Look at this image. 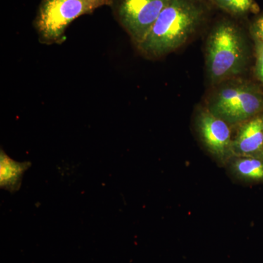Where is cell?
I'll return each instance as SVG.
<instances>
[{
    "instance_id": "cell-13",
    "label": "cell",
    "mask_w": 263,
    "mask_h": 263,
    "mask_svg": "<svg viewBox=\"0 0 263 263\" xmlns=\"http://www.w3.org/2000/svg\"><path fill=\"white\" fill-rule=\"evenodd\" d=\"M111 1H112V3H113V0H111Z\"/></svg>"
},
{
    "instance_id": "cell-3",
    "label": "cell",
    "mask_w": 263,
    "mask_h": 263,
    "mask_svg": "<svg viewBox=\"0 0 263 263\" xmlns=\"http://www.w3.org/2000/svg\"><path fill=\"white\" fill-rule=\"evenodd\" d=\"M241 36L233 24H219L209 38L207 67L213 82H219L238 73L245 61Z\"/></svg>"
},
{
    "instance_id": "cell-10",
    "label": "cell",
    "mask_w": 263,
    "mask_h": 263,
    "mask_svg": "<svg viewBox=\"0 0 263 263\" xmlns=\"http://www.w3.org/2000/svg\"><path fill=\"white\" fill-rule=\"evenodd\" d=\"M221 9L233 15H243L257 8L254 0H215Z\"/></svg>"
},
{
    "instance_id": "cell-12",
    "label": "cell",
    "mask_w": 263,
    "mask_h": 263,
    "mask_svg": "<svg viewBox=\"0 0 263 263\" xmlns=\"http://www.w3.org/2000/svg\"><path fill=\"white\" fill-rule=\"evenodd\" d=\"M252 32L256 40L263 43V15L254 22L252 26Z\"/></svg>"
},
{
    "instance_id": "cell-2",
    "label": "cell",
    "mask_w": 263,
    "mask_h": 263,
    "mask_svg": "<svg viewBox=\"0 0 263 263\" xmlns=\"http://www.w3.org/2000/svg\"><path fill=\"white\" fill-rule=\"evenodd\" d=\"M112 3L111 0H41L33 21L38 41L47 46L62 44L73 21L102 7H111Z\"/></svg>"
},
{
    "instance_id": "cell-4",
    "label": "cell",
    "mask_w": 263,
    "mask_h": 263,
    "mask_svg": "<svg viewBox=\"0 0 263 263\" xmlns=\"http://www.w3.org/2000/svg\"><path fill=\"white\" fill-rule=\"evenodd\" d=\"M209 110L232 127H237L263 113V95L249 86L224 88L212 99Z\"/></svg>"
},
{
    "instance_id": "cell-8",
    "label": "cell",
    "mask_w": 263,
    "mask_h": 263,
    "mask_svg": "<svg viewBox=\"0 0 263 263\" xmlns=\"http://www.w3.org/2000/svg\"><path fill=\"white\" fill-rule=\"evenodd\" d=\"M226 167L232 177L237 181L263 183V157L233 155Z\"/></svg>"
},
{
    "instance_id": "cell-9",
    "label": "cell",
    "mask_w": 263,
    "mask_h": 263,
    "mask_svg": "<svg viewBox=\"0 0 263 263\" xmlns=\"http://www.w3.org/2000/svg\"><path fill=\"white\" fill-rule=\"evenodd\" d=\"M31 162L13 160L2 149L0 152V187L14 193L22 186L24 173L30 167Z\"/></svg>"
},
{
    "instance_id": "cell-7",
    "label": "cell",
    "mask_w": 263,
    "mask_h": 263,
    "mask_svg": "<svg viewBox=\"0 0 263 263\" xmlns=\"http://www.w3.org/2000/svg\"><path fill=\"white\" fill-rule=\"evenodd\" d=\"M233 155L263 157V113L237 126Z\"/></svg>"
},
{
    "instance_id": "cell-6",
    "label": "cell",
    "mask_w": 263,
    "mask_h": 263,
    "mask_svg": "<svg viewBox=\"0 0 263 263\" xmlns=\"http://www.w3.org/2000/svg\"><path fill=\"white\" fill-rule=\"evenodd\" d=\"M196 128L207 152L219 165L226 166L233 156L232 126L208 108L199 112Z\"/></svg>"
},
{
    "instance_id": "cell-1",
    "label": "cell",
    "mask_w": 263,
    "mask_h": 263,
    "mask_svg": "<svg viewBox=\"0 0 263 263\" xmlns=\"http://www.w3.org/2000/svg\"><path fill=\"white\" fill-rule=\"evenodd\" d=\"M201 16V10L190 0H170L137 47L149 58H158L174 51L193 34Z\"/></svg>"
},
{
    "instance_id": "cell-5",
    "label": "cell",
    "mask_w": 263,
    "mask_h": 263,
    "mask_svg": "<svg viewBox=\"0 0 263 263\" xmlns=\"http://www.w3.org/2000/svg\"><path fill=\"white\" fill-rule=\"evenodd\" d=\"M170 0H113L112 8L119 23L136 46L149 32Z\"/></svg>"
},
{
    "instance_id": "cell-11",
    "label": "cell",
    "mask_w": 263,
    "mask_h": 263,
    "mask_svg": "<svg viewBox=\"0 0 263 263\" xmlns=\"http://www.w3.org/2000/svg\"><path fill=\"white\" fill-rule=\"evenodd\" d=\"M256 73L263 84V43L255 39Z\"/></svg>"
}]
</instances>
